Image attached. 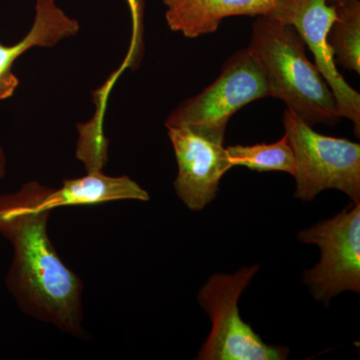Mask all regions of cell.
I'll return each instance as SVG.
<instances>
[{"instance_id": "obj_2", "label": "cell", "mask_w": 360, "mask_h": 360, "mask_svg": "<svg viewBox=\"0 0 360 360\" xmlns=\"http://www.w3.org/2000/svg\"><path fill=\"white\" fill-rule=\"evenodd\" d=\"M248 49L264 68L270 97L281 99L310 127H333L340 122L335 94L307 58L304 41L295 26L269 16H257L251 27Z\"/></svg>"}, {"instance_id": "obj_13", "label": "cell", "mask_w": 360, "mask_h": 360, "mask_svg": "<svg viewBox=\"0 0 360 360\" xmlns=\"http://www.w3.org/2000/svg\"><path fill=\"white\" fill-rule=\"evenodd\" d=\"M225 148L232 167H245L258 172H286L295 176V156L285 134L274 143L236 144Z\"/></svg>"}, {"instance_id": "obj_6", "label": "cell", "mask_w": 360, "mask_h": 360, "mask_svg": "<svg viewBox=\"0 0 360 360\" xmlns=\"http://www.w3.org/2000/svg\"><path fill=\"white\" fill-rule=\"evenodd\" d=\"M297 238L321 248L319 264L305 270L302 278L315 300L328 307L343 291L360 292V203L303 229Z\"/></svg>"}, {"instance_id": "obj_7", "label": "cell", "mask_w": 360, "mask_h": 360, "mask_svg": "<svg viewBox=\"0 0 360 360\" xmlns=\"http://www.w3.org/2000/svg\"><path fill=\"white\" fill-rule=\"evenodd\" d=\"M335 7L328 0H283L276 20L295 26L314 56L315 66L335 94L340 117L354 123L360 135V94L352 89L336 68L328 44V32L335 20Z\"/></svg>"}, {"instance_id": "obj_3", "label": "cell", "mask_w": 360, "mask_h": 360, "mask_svg": "<svg viewBox=\"0 0 360 360\" xmlns=\"http://www.w3.org/2000/svg\"><path fill=\"white\" fill-rule=\"evenodd\" d=\"M269 96V82L259 60L248 47L239 49L225 61L219 77L200 94L182 101L165 124L187 127L224 143L232 115L248 103Z\"/></svg>"}, {"instance_id": "obj_11", "label": "cell", "mask_w": 360, "mask_h": 360, "mask_svg": "<svg viewBox=\"0 0 360 360\" xmlns=\"http://www.w3.org/2000/svg\"><path fill=\"white\" fill-rule=\"evenodd\" d=\"M80 25L56 4V0H35L32 28L20 41L6 45L0 41V101L11 98L20 85L14 75V63L33 47H52L63 39L75 37Z\"/></svg>"}, {"instance_id": "obj_12", "label": "cell", "mask_w": 360, "mask_h": 360, "mask_svg": "<svg viewBox=\"0 0 360 360\" xmlns=\"http://www.w3.org/2000/svg\"><path fill=\"white\" fill-rule=\"evenodd\" d=\"M335 7L328 44L335 65L360 75V0Z\"/></svg>"}, {"instance_id": "obj_5", "label": "cell", "mask_w": 360, "mask_h": 360, "mask_svg": "<svg viewBox=\"0 0 360 360\" xmlns=\"http://www.w3.org/2000/svg\"><path fill=\"white\" fill-rule=\"evenodd\" d=\"M283 127L295 156V198L312 201L336 189L360 203L359 143L319 134L290 110L284 111Z\"/></svg>"}, {"instance_id": "obj_14", "label": "cell", "mask_w": 360, "mask_h": 360, "mask_svg": "<svg viewBox=\"0 0 360 360\" xmlns=\"http://www.w3.org/2000/svg\"><path fill=\"white\" fill-rule=\"evenodd\" d=\"M129 4L130 16H131L132 35L130 39L129 52L123 60L120 70L111 77L110 82H106L112 86L113 82L117 79L120 73L125 70H137L141 65L144 54V11H146V0H127Z\"/></svg>"}, {"instance_id": "obj_15", "label": "cell", "mask_w": 360, "mask_h": 360, "mask_svg": "<svg viewBox=\"0 0 360 360\" xmlns=\"http://www.w3.org/2000/svg\"><path fill=\"white\" fill-rule=\"evenodd\" d=\"M6 174V155L4 149L0 144V181L4 179Z\"/></svg>"}, {"instance_id": "obj_1", "label": "cell", "mask_w": 360, "mask_h": 360, "mask_svg": "<svg viewBox=\"0 0 360 360\" xmlns=\"http://www.w3.org/2000/svg\"><path fill=\"white\" fill-rule=\"evenodd\" d=\"M37 181L0 194V236L11 243L13 264L6 286L28 316L82 338L84 283L59 257L47 233L51 212L33 205Z\"/></svg>"}, {"instance_id": "obj_16", "label": "cell", "mask_w": 360, "mask_h": 360, "mask_svg": "<svg viewBox=\"0 0 360 360\" xmlns=\"http://www.w3.org/2000/svg\"><path fill=\"white\" fill-rule=\"evenodd\" d=\"M359 1V0H328L329 6H343V4H349L352 2Z\"/></svg>"}, {"instance_id": "obj_10", "label": "cell", "mask_w": 360, "mask_h": 360, "mask_svg": "<svg viewBox=\"0 0 360 360\" xmlns=\"http://www.w3.org/2000/svg\"><path fill=\"white\" fill-rule=\"evenodd\" d=\"M148 191L127 176H108L103 170L87 172L79 179H65L60 188L37 181L33 205L41 212L65 206L96 205L115 200L148 201Z\"/></svg>"}, {"instance_id": "obj_8", "label": "cell", "mask_w": 360, "mask_h": 360, "mask_svg": "<svg viewBox=\"0 0 360 360\" xmlns=\"http://www.w3.org/2000/svg\"><path fill=\"white\" fill-rule=\"evenodd\" d=\"M167 129L179 167L175 191L187 208L200 212L215 200L220 180L232 168L226 148L187 127Z\"/></svg>"}, {"instance_id": "obj_9", "label": "cell", "mask_w": 360, "mask_h": 360, "mask_svg": "<svg viewBox=\"0 0 360 360\" xmlns=\"http://www.w3.org/2000/svg\"><path fill=\"white\" fill-rule=\"evenodd\" d=\"M168 27L187 39L214 33L232 16L276 18L283 0H162Z\"/></svg>"}, {"instance_id": "obj_4", "label": "cell", "mask_w": 360, "mask_h": 360, "mask_svg": "<svg viewBox=\"0 0 360 360\" xmlns=\"http://www.w3.org/2000/svg\"><path fill=\"white\" fill-rule=\"evenodd\" d=\"M259 265L241 267L233 274H213L198 293L210 315L212 331L198 360H284L288 347L266 345L239 314L238 300L257 274Z\"/></svg>"}]
</instances>
